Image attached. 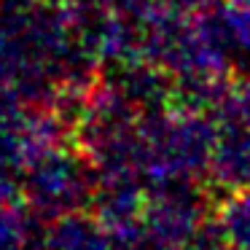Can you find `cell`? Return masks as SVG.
Instances as JSON below:
<instances>
[{"label":"cell","instance_id":"obj_8","mask_svg":"<svg viewBox=\"0 0 250 250\" xmlns=\"http://www.w3.org/2000/svg\"><path fill=\"white\" fill-rule=\"evenodd\" d=\"M49 3H65V0H49Z\"/></svg>","mask_w":250,"mask_h":250},{"label":"cell","instance_id":"obj_2","mask_svg":"<svg viewBox=\"0 0 250 250\" xmlns=\"http://www.w3.org/2000/svg\"><path fill=\"white\" fill-rule=\"evenodd\" d=\"M210 164L221 186L231 191H250V129L221 124Z\"/></svg>","mask_w":250,"mask_h":250},{"label":"cell","instance_id":"obj_1","mask_svg":"<svg viewBox=\"0 0 250 250\" xmlns=\"http://www.w3.org/2000/svg\"><path fill=\"white\" fill-rule=\"evenodd\" d=\"M24 188H27L30 205L38 207L43 215L76 212L92 196L89 159L83 164L81 159L70 156V153L49 148L27 164Z\"/></svg>","mask_w":250,"mask_h":250},{"label":"cell","instance_id":"obj_3","mask_svg":"<svg viewBox=\"0 0 250 250\" xmlns=\"http://www.w3.org/2000/svg\"><path fill=\"white\" fill-rule=\"evenodd\" d=\"M35 242V223L14 202L0 205V250H30Z\"/></svg>","mask_w":250,"mask_h":250},{"label":"cell","instance_id":"obj_5","mask_svg":"<svg viewBox=\"0 0 250 250\" xmlns=\"http://www.w3.org/2000/svg\"><path fill=\"white\" fill-rule=\"evenodd\" d=\"M218 108H221V124L250 129V76L239 78V83L229 86Z\"/></svg>","mask_w":250,"mask_h":250},{"label":"cell","instance_id":"obj_4","mask_svg":"<svg viewBox=\"0 0 250 250\" xmlns=\"http://www.w3.org/2000/svg\"><path fill=\"white\" fill-rule=\"evenodd\" d=\"M221 229L229 242L239 250H250V191L231 196L221 210Z\"/></svg>","mask_w":250,"mask_h":250},{"label":"cell","instance_id":"obj_6","mask_svg":"<svg viewBox=\"0 0 250 250\" xmlns=\"http://www.w3.org/2000/svg\"><path fill=\"white\" fill-rule=\"evenodd\" d=\"M110 14L121 19V22L132 24V27L146 30L153 19L159 17V0H100Z\"/></svg>","mask_w":250,"mask_h":250},{"label":"cell","instance_id":"obj_7","mask_svg":"<svg viewBox=\"0 0 250 250\" xmlns=\"http://www.w3.org/2000/svg\"><path fill=\"white\" fill-rule=\"evenodd\" d=\"M188 250H239V248L229 242V237L223 234L221 226H218V234L212 231V229L202 226L199 231L194 234V239L188 242Z\"/></svg>","mask_w":250,"mask_h":250}]
</instances>
